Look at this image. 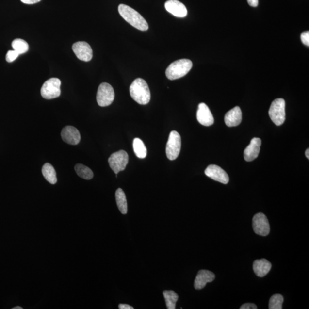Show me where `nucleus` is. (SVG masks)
I'll return each instance as SVG.
<instances>
[{"mask_svg":"<svg viewBox=\"0 0 309 309\" xmlns=\"http://www.w3.org/2000/svg\"><path fill=\"white\" fill-rule=\"evenodd\" d=\"M253 227L254 232L260 236H267L270 231L268 219L265 215L261 212L254 216Z\"/></svg>","mask_w":309,"mask_h":309,"instance_id":"1a4fd4ad","label":"nucleus"},{"mask_svg":"<svg viewBox=\"0 0 309 309\" xmlns=\"http://www.w3.org/2000/svg\"><path fill=\"white\" fill-rule=\"evenodd\" d=\"M62 138L69 145H77L81 141V136L77 129L73 126H66L62 130Z\"/></svg>","mask_w":309,"mask_h":309,"instance_id":"4468645a","label":"nucleus"},{"mask_svg":"<svg viewBox=\"0 0 309 309\" xmlns=\"http://www.w3.org/2000/svg\"><path fill=\"white\" fill-rule=\"evenodd\" d=\"M114 92L112 86L103 82L98 88L97 100L98 106L107 107L110 106L114 100Z\"/></svg>","mask_w":309,"mask_h":309,"instance_id":"0eeeda50","label":"nucleus"},{"mask_svg":"<svg viewBox=\"0 0 309 309\" xmlns=\"http://www.w3.org/2000/svg\"><path fill=\"white\" fill-rule=\"evenodd\" d=\"M257 307L254 304L247 303L241 306L240 309H257Z\"/></svg>","mask_w":309,"mask_h":309,"instance_id":"cd10ccee","label":"nucleus"},{"mask_svg":"<svg viewBox=\"0 0 309 309\" xmlns=\"http://www.w3.org/2000/svg\"><path fill=\"white\" fill-rule=\"evenodd\" d=\"M19 55H20L19 53L15 50H9L6 53V60L9 63L13 62L17 58Z\"/></svg>","mask_w":309,"mask_h":309,"instance_id":"a878e982","label":"nucleus"},{"mask_svg":"<svg viewBox=\"0 0 309 309\" xmlns=\"http://www.w3.org/2000/svg\"><path fill=\"white\" fill-rule=\"evenodd\" d=\"M248 4L253 7H257L259 5V0H247Z\"/></svg>","mask_w":309,"mask_h":309,"instance_id":"c756f323","label":"nucleus"},{"mask_svg":"<svg viewBox=\"0 0 309 309\" xmlns=\"http://www.w3.org/2000/svg\"><path fill=\"white\" fill-rule=\"evenodd\" d=\"M108 163L116 175L125 170L129 163V155L124 150L114 152L108 158Z\"/></svg>","mask_w":309,"mask_h":309,"instance_id":"6e6552de","label":"nucleus"},{"mask_svg":"<svg viewBox=\"0 0 309 309\" xmlns=\"http://www.w3.org/2000/svg\"><path fill=\"white\" fill-rule=\"evenodd\" d=\"M205 173L206 176L223 184H228L230 180L226 172L218 165L214 164L209 165L206 169Z\"/></svg>","mask_w":309,"mask_h":309,"instance_id":"9b49d317","label":"nucleus"},{"mask_svg":"<svg viewBox=\"0 0 309 309\" xmlns=\"http://www.w3.org/2000/svg\"><path fill=\"white\" fill-rule=\"evenodd\" d=\"M283 297L281 294H275L270 298L269 301V309H282L283 302Z\"/></svg>","mask_w":309,"mask_h":309,"instance_id":"393cba45","label":"nucleus"},{"mask_svg":"<svg viewBox=\"0 0 309 309\" xmlns=\"http://www.w3.org/2000/svg\"><path fill=\"white\" fill-rule=\"evenodd\" d=\"M261 144H262V141L260 138H254L251 139L250 144L247 146L244 151L245 161L251 162L259 157Z\"/></svg>","mask_w":309,"mask_h":309,"instance_id":"2eb2a0df","label":"nucleus"},{"mask_svg":"<svg viewBox=\"0 0 309 309\" xmlns=\"http://www.w3.org/2000/svg\"><path fill=\"white\" fill-rule=\"evenodd\" d=\"M119 309H133L131 306L127 304H121L119 305Z\"/></svg>","mask_w":309,"mask_h":309,"instance_id":"7c9ffc66","label":"nucleus"},{"mask_svg":"<svg viewBox=\"0 0 309 309\" xmlns=\"http://www.w3.org/2000/svg\"><path fill=\"white\" fill-rule=\"evenodd\" d=\"M163 294L167 308L168 309L176 308V304L179 298L177 293L173 291H165L163 292Z\"/></svg>","mask_w":309,"mask_h":309,"instance_id":"4be33fe9","label":"nucleus"},{"mask_svg":"<svg viewBox=\"0 0 309 309\" xmlns=\"http://www.w3.org/2000/svg\"><path fill=\"white\" fill-rule=\"evenodd\" d=\"M130 97L139 104H147L150 101V90L144 79H135L130 86Z\"/></svg>","mask_w":309,"mask_h":309,"instance_id":"f03ea898","label":"nucleus"},{"mask_svg":"<svg viewBox=\"0 0 309 309\" xmlns=\"http://www.w3.org/2000/svg\"><path fill=\"white\" fill-rule=\"evenodd\" d=\"M165 8L175 17L183 18L187 15L185 5L178 0H168L165 3Z\"/></svg>","mask_w":309,"mask_h":309,"instance_id":"ddd939ff","label":"nucleus"},{"mask_svg":"<svg viewBox=\"0 0 309 309\" xmlns=\"http://www.w3.org/2000/svg\"><path fill=\"white\" fill-rule=\"evenodd\" d=\"M193 67V63L189 59H183L172 63L165 71L167 78L174 81L184 77Z\"/></svg>","mask_w":309,"mask_h":309,"instance_id":"7ed1b4c3","label":"nucleus"},{"mask_svg":"<svg viewBox=\"0 0 309 309\" xmlns=\"http://www.w3.org/2000/svg\"><path fill=\"white\" fill-rule=\"evenodd\" d=\"M270 119L276 126H281L286 119L285 101L283 98H276L271 104L269 111Z\"/></svg>","mask_w":309,"mask_h":309,"instance_id":"20e7f679","label":"nucleus"},{"mask_svg":"<svg viewBox=\"0 0 309 309\" xmlns=\"http://www.w3.org/2000/svg\"><path fill=\"white\" fill-rule=\"evenodd\" d=\"M197 120L200 124L204 126L209 127L214 123L211 111L205 103H200L196 113Z\"/></svg>","mask_w":309,"mask_h":309,"instance_id":"f8f14e48","label":"nucleus"},{"mask_svg":"<svg viewBox=\"0 0 309 309\" xmlns=\"http://www.w3.org/2000/svg\"><path fill=\"white\" fill-rule=\"evenodd\" d=\"M242 114L240 107H235L228 111L225 116V122L229 127H236L242 122Z\"/></svg>","mask_w":309,"mask_h":309,"instance_id":"f3484780","label":"nucleus"},{"mask_svg":"<svg viewBox=\"0 0 309 309\" xmlns=\"http://www.w3.org/2000/svg\"><path fill=\"white\" fill-rule=\"evenodd\" d=\"M12 46L14 50L16 51L19 55L26 53L29 50V46L27 41L21 39H16L13 41Z\"/></svg>","mask_w":309,"mask_h":309,"instance_id":"b1692460","label":"nucleus"},{"mask_svg":"<svg viewBox=\"0 0 309 309\" xmlns=\"http://www.w3.org/2000/svg\"><path fill=\"white\" fill-rule=\"evenodd\" d=\"M272 269V264L266 259L257 260L253 263L255 274L259 277H263L268 274Z\"/></svg>","mask_w":309,"mask_h":309,"instance_id":"a211bd4d","label":"nucleus"},{"mask_svg":"<svg viewBox=\"0 0 309 309\" xmlns=\"http://www.w3.org/2000/svg\"><path fill=\"white\" fill-rule=\"evenodd\" d=\"M119 14L124 20L132 27L142 31L148 30L147 22L142 16L132 8L124 4H120L118 7Z\"/></svg>","mask_w":309,"mask_h":309,"instance_id":"f257e3e1","label":"nucleus"},{"mask_svg":"<svg viewBox=\"0 0 309 309\" xmlns=\"http://www.w3.org/2000/svg\"><path fill=\"white\" fill-rule=\"evenodd\" d=\"M133 148L137 157L140 159H144L146 157L147 151L141 139L135 138L133 142Z\"/></svg>","mask_w":309,"mask_h":309,"instance_id":"412c9836","label":"nucleus"},{"mask_svg":"<svg viewBox=\"0 0 309 309\" xmlns=\"http://www.w3.org/2000/svg\"><path fill=\"white\" fill-rule=\"evenodd\" d=\"M181 137L179 133L173 130L170 133L166 145L167 157L170 161H174L178 157L181 149Z\"/></svg>","mask_w":309,"mask_h":309,"instance_id":"423d86ee","label":"nucleus"},{"mask_svg":"<svg viewBox=\"0 0 309 309\" xmlns=\"http://www.w3.org/2000/svg\"><path fill=\"white\" fill-rule=\"evenodd\" d=\"M215 278L214 274L210 271L200 270L194 281V288L196 290H201L205 288L207 283L212 282Z\"/></svg>","mask_w":309,"mask_h":309,"instance_id":"dca6fc26","label":"nucleus"},{"mask_svg":"<svg viewBox=\"0 0 309 309\" xmlns=\"http://www.w3.org/2000/svg\"><path fill=\"white\" fill-rule=\"evenodd\" d=\"M75 170L79 177L85 180H90L94 177L93 172L90 168L82 164L75 165Z\"/></svg>","mask_w":309,"mask_h":309,"instance_id":"5701e85b","label":"nucleus"},{"mask_svg":"<svg viewBox=\"0 0 309 309\" xmlns=\"http://www.w3.org/2000/svg\"><path fill=\"white\" fill-rule=\"evenodd\" d=\"M72 50L75 55L81 61L90 62L93 57V51L91 46L84 41H79L73 44Z\"/></svg>","mask_w":309,"mask_h":309,"instance_id":"9d476101","label":"nucleus"},{"mask_svg":"<svg viewBox=\"0 0 309 309\" xmlns=\"http://www.w3.org/2000/svg\"><path fill=\"white\" fill-rule=\"evenodd\" d=\"M41 0H21V1L24 4L31 5L36 4L37 2H39Z\"/></svg>","mask_w":309,"mask_h":309,"instance_id":"c85d7f7f","label":"nucleus"},{"mask_svg":"<svg viewBox=\"0 0 309 309\" xmlns=\"http://www.w3.org/2000/svg\"><path fill=\"white\" fill-rule=\"evenodd\" d=\"M116 201L117 208L122 214L125 215L128 211L126 194L122 189H118L115 193Z\"/></svg>","mask_w":309,"mask_h":309,"instance_id":"6ab92c4d","label":"nucleus"},{"mask_svg":"<svg viewBox=\"0 0 309 309\" xmlns=\"http://www.w3.org/2000/svg\"><path fill=\"white\" fill-rule=\"evenodd\" d=\"M42 174L44 177L49 183L55 184L57 183L56 171L50 163H47L43 165Z\"/></svg>","mask_w":309,"mask_h":309,"instance_id":"aec40b11","label":"nucleus"},{"mask_svg":"<svg viewBox=\"0 0 309 309\" xmlns=\"http://www.w3.org/2000/svg\"><path fill=\"white\" fill-rule=\"evenodd\" d=\"M301 39L305 46H309V32L305 31L301 34Z\"/></svg>","mask_w":309,"mask_h":309,"instance_id":"bb28decb","label":"nucleus"},{"mask_svg":"<svg viewBox=\"0 0 309 309\" xmlns=\"http://www.w3.org/2000/svg\"><path fill=\"white\" fill-rule=\"evenodd\" d=\"M305 156L308 159H309V149L308 148L305 151Z\"/></svg>","mask_w":309,"mask_h":309,"instance_id":"2f4dec72","label":"nucleus"},{"mask_svg":"<svg viewBox=\"0 0 309 309\" xmlns=\"http://www.w3.org/2000/svg\"><path fill=\"white\" fill-rule=\"evenodd\" d=\"M23 308L21 307H16L15 308H13L12 309H23Z\"/></svg>","mask_w":309,"mask_h":309,"instance_id":"473e14b6","label":"nucleus"},{"mask_svg":"<svg viewBox=\"0 0 309 309\" xmlns=\"http://www.w3.org/2000/svg\"><path fill=\"white\" fill-rule=\"evenodd\" d=\"M61 81L59 79L51 78L48 80L41 87V95L46 99H53L61 94Z\"/></svg>","mask_w":309,"mask_h":309,"instance_id":"39448f33","label":"nucleus"}]
</instances>
